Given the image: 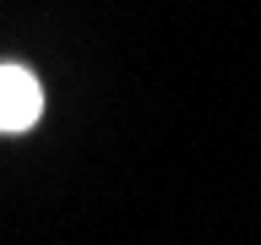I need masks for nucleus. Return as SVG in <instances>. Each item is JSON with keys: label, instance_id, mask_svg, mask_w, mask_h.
I'll return each mask as SVG.
<instances>
[{"label": "nucleus", "instance_id": "1", "mask_svg": "<svg viewBox=\"0 0 261 245\" xmlns=\"http://www.w3.org/2000/svg\"><path fill=\"white\" fill-rule=\"evenodd\" d=\"M38 114H44V87H38V77H33L28 65L0 60V131H6V136H11V131H28Z\"/></svg>", "mask_w": 261, "mask_h": 245}]
</instances>
